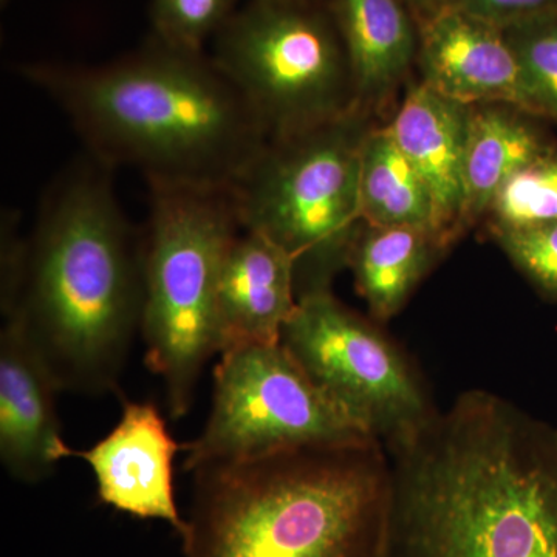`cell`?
Segmentation results:
<instances>
[{
  "instance_id": "2",
  "label": "cell",
  "mask_w": 557,
  "mask_h": 557,
  "mask_svg": "<svg viewBox=\"0 0 557 557\" xmlns=\"http://www.w3.org/2000/svg\"><path fill=\"white\" fill-rule=\"evenodd\" d=\"M67 116L91 159L149 185L230 188L269 141L258 113L207 53L152 39L101 65L20 70Z\"/></svg>"
},
{
  "instance_id": "7",
  "label": "cell",
  "mask_w": 557,
  "mask_h": 557,
  "mask_svg": "<svg viewBox=\"0 0 557 557\" xmlns=\"http://www.w3.org/2000/svg\"><path fill=\"white\" fill-rule=\"evenodd\" d=\"M211 44L209 57L270 138L313 129L357 108L338 27L314 0H249Z\"/></svg>"
},
{
  "instance_id": "20",
  "label": "cell",
  "mask_w": 557,
  "mask_h": 557,
  "mask_svg": "<svg viewBox=\"0 0 557 557\" xmlns=\"http://www.w3.org/2000/svg\"><path fill=\"white\" fill-rule=\"evenodd\" d=\"M491 231L557 222V156L548 150L516 172L487 209Z\"/></svg>"
},
{
  "instance_id": "12",
  "label": "cell",
  "mask_w": 557,
  "mask_h": 557,
  "mask_svg": "<svg viewBox=\"0 0 557 557\" xmlns=\"http://www.w3.org/2000/svg\"><path fill=\"white\" fill-rule=\"evenodd\" d=\"M2 318L0 460L14 479L36 483L69 457L54 405L60 388L17 318Z\"/></svg>"
},
{
  "instance_id": "11",
  "label": "cell",
  "mask_w": 557,
  "mask_h": 557,
  "mask_svg": "<svg viewBox=\"0 0 557 557\" xmlns=\"http://www.w3.org/2000/svg\"><path fill=\"white\" fill-rule=\"evenodd\" d=\"M420 65L424 86L449 100L527 112L519 62L497 25L440 7L424 21Z\"/></svg>"
},
{
  "instance_id": "10",
  "label": "cell",
  "mask_w": 557,
  "mask_h": 557,
  "mask_svg": "<svg viewBox=\"0 0 557 557\" xmlns=\"http://www.w3.org/2000/svg\"><path fill=\"white\" fill-rule=\"evenodd\" d=\"M180 445L152 403L124 401L116 426L87 450L69 449L94 471L104 505L138 519L170 523L178 536L186 519L174 493V457Z\"/></svg>"
},
{
  "instance_id": "16",
  "label": "cell",
  "mask_w": 557,
  "mask_h": 557,
  "mask_svg": "<svg viewBox=\"0 0 557 557\" xmlns=\"http://www.w3.org/2000/svg\"><path fill=\"white\" fill-rule=\"evenodd\" d=\"M443 249L426 231L362 223L347 267L376 321L401 311Z\"/></svg>"
},
{
  "instance_id": "19",
  "label": "cell",
  "mask_w": 557,
  "mask_h": 557,
  "mask_svg": "<svg viewBox=\"0 0 557 557\" xmlns=\"http://www.w3.org/2000/svg\"><path fill=\"white\" fill-rule=\"evenodd\" d=\"M522 76L527 112L557 120V9L504 28Z\"/></svg>"
},
{
  "instance_id": "18",
  "label": "cell",
  "mask_w": 557,
  "mask_h": 557,
  "mask_svg": "<svg viewBox=\"0 0 557 557\" xmlns=\"http://www.w3.org/2000/svg\"><path fill=\"white\" fill-rule=\"evenodd\" d=\"M359 212L368 225L426 231L438 242L426 183L387 126L370 127L362 141Z\"/></svg>"
},
{
  "instance_id": "25",
  "label": "cell",
  "mask_w": 557,
  "mask_h": 557,
  "mask_svg": "<svg viewBox=\"0 0 557 557\" xmlns=\"http://www.w3.org/2000/svg\"><path fill=\"white\" fill-rule=\"evenodd\" d=\"M0 2H2V5L5 7V3H9L10 0H0Z\"/></svg>"
},
{
  "instance_id": "21",
  "label": "cell",
  "mask_w": 557,
  "mask_h": 557,
  "mask_svg": "<svg viewBox=\"0 0 557 557\" xmlns=\"http://www.w3.org/2000/svg\"><path fill=\"white\" fill-rule=\"evenodd\" d=\"M236 10V0H153V39L174 49L205 53V46L212 42Z\"/></svg>"
},
{
  "instance_id": "14",
  "label": "cell",
  "mask_w": 557,
  "mask_h": 557,
  "mask_svg": "<svg viewBox=\"0 0 557 557\" xmlns=\"http://www.w3.org/2000/svg\"><path fill=\"white\" fill-rule=\"evenodd\" d=\"M471 110L421 83L408 91L387 126L426 183L438 242L445 249L465 231V153Z\"/></svg>"
},
{
  "instance_id": "1",
  "label": "cell",
  "mask_w": 557,
  "mask_h": 557,
  "mask_svg": "<svg viewBox=\"0 0 557 557\" xmlns=\"http://www.w3.org/2000/svg\"><path fill=\"white\" fill-rule=\"evenodd\" d=\"M386 557H557V434L493 392L387 446Z\"/></svg>"
},
{
  "instance_id": "4",
  "label": "cell",
  "mask_w": 557,
  "mask_h": 557,
  "mask_svg": "<svg viewBox=\"0 0 557 557\" xmlns=\"http://www.w3.org/2000/svg\"><path fill=\"white\" fill-rule=\"evenodd\" d=\"M185 557H386L392 478L379 440L201 467Z\"/></svg>"
},
{
  "instance_id": "6",
  "label": "cell",
  "mask_w": 557,
  "mask_h": 557,
  "mask_svg": "<svg viewBox=\"0 0 557 557\" xmlns=\"http://www.w3.org/2000/svg\"><path fill=\"white\" fill-rule=\"evenodd\" d=\"M368 110L351 109L313 129L270 138L231 183L242 230L295 260L298 296L330 288L361 228L359 161Z\"/></svg>"
},
{
  "instance_id": "22",
  "label": "cell",
  "mask_w": 557,
  "mask_h": 557,
  "mask_svg": "<svg viewBox=\"0 0 557 557\" xmlns=\"http://www.w3.org/2000/svg\"><path fill=\"white\" fill-rule=\"evenodd\" d=\"M516 267L542 292L557 296V222L493 231Z\"/></svg>"
},
{
  "instance_id": "13",
  "label": "cell",
  "mask_w": 557,
  "mask_h": 557,
  "mask_svg": "<svg viewBox=\"0 0 557 557\" xmlns=\"http://www.w3.org/2000/svg\"><path fill=\"white\" fill-rule=\"evenodd\" d=\"M298 300L295 260L262 234L242 230L219 278V355L231 348L281 344Z\"/></svg>"
},
{
  "instance_id": "17",
  "label": "cell",
  "mask_w": 557,
  "mask_h": 557,
  "mask_svg": "<svg viewBox=\"0 0 557 557\" xmlns=\"http://www.w3.org/2000/svg\"><path fill=\"white\" fill-rule=\"evenodd\" d=\"M518 110L504 104L471 110L465 153V230L487 214L508 178L549 150Z\"/></svg>"
},
{
  "instance_id": "3",
  "label": "cell",
  "mask_w": 557,
  "mask_h": 557,
  "mask_svg": "<svg viewBox=\"0 0 557 557\" xmlns=\"http://www.w3.org/2000/svg\"><path fill=\"white\" fill-rule=\"evenodd\" d=\"M108 166L73 164L47 193L2 317L21 322L60 391L119 388L143 313V236Z\"/></svg>"
},
{
  "instance_id": "23",
  "label": "cell",
  "mask_w": 557,
  "mask_h": 557,
  "mask_svg": "<svg viewBox=\"0 0 557 557\" xmlns=\"http://www.w3.org/2000/svg\"><path fill=\"white\" fill-rule=\"evenodd\" d=\"M443 5L454 7L479 20L505 28L557 9V0H445Z\"/></svg>"
},
{
  "instance_id": "24",
  "label": "cell",
  "mask_w": 557,
  "mask_h": 557,
  "mask_svg": "<svg viewBox=\"0 0 557 557\" xmlns=\"http://www.w3.org/2000/svg\"><path fill=\"white\" fill-rule=\"evenodd\" d=\"M410 2L416 3V5L428 7L429 5V14L434 13L435 10H438L440 7L445 3V0H410Z\"/></svg>"
},
{
  "instance_id": "5",
  "label": "cell",
  "mask_w": 557,
  "mask_h": 557,
  "mask_svg": "<svg viewBox=\"0 0 557 557\" xmlns=\"http://www.w3.org/2000/svg\"><path fill=\"white\" fill-rule=\"evenodd\" d=\"M149 189L139 333L146 364L163 383L168 412L183 418L205 366L219 355V278L242 225L230 188L156 183Z\"/></svg>"
},
{
  "instance_id": "15",
  "label": "cell",
  "mask_w": 557,
  "mask_h": 557,
  "mask_svg": "<svg viewBox=\"0 0 557 557\" xmlns=\"http://www.w3.org/2000/svg\"><path fill=\"white\" fill-rule=\"evenodd\" d=\"M355 104L368 110L397 87L416 57V33L399 0H335Z\"/></svg>"
},
{
  "instance_id": "9",
  "label": "cell",
  "mask_w": 557,
  "mask_h": 557,
  "mask_svg": "<svg viewBox=\"0 0 557 557\" xmlns=\"http://www.w3.org/2000/svg\"><path fill=\"white\" fill-rule=\"evenodd\" d=\"M281 344L319 391L384 448L438 410L401 348L330 288L299 296Z\"/></svg>"
},
{
  "instance_id": "8",
  "label": "cell",
  "mask_w": 557,
  "mask_h": 557,
  "mask_svg": "<svg viewBox=\"0 0 557 557\" xmlns=\"http://www.w3.org/2000/svg\"><path fill=\"white\" fill-rule=\"evenodd\" d=\"M369 440L376 438L319 391L287 348L274 344L220 354L211 413L199 437L183 449L185 469L193 472L281 450Z\"/></svg>"
}]
</instances>
